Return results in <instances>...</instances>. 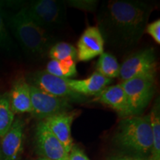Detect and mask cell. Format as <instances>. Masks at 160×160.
Returning a JSON list of instances; mask_svg holds the SVG:
<instances>
[{"instance_id":"1","label":"cell","mask_w":160,"mask_h":160,"mask_svg":"<svg viewBox=\"0 0 160 160\" xmlns=\"http://www.w3.org/2000/svg\"><path fill=\"white\" fill-rule=\"evenodd\" d=\"M153 10L151 4L139 0L103 2L97 21L104 42L121 51L134 48L145 33Z\"/></svg>"},{"instance_id":"2","label":"cell","mask_w":160,"mask_h":160,"mask_svg":"<svg viewBox=\"0 0 160 160\" xmlns=\"http://www.w3.org/2000/svg\"><path fill=\"white\" fill-rule=\"evenodd\" d=\"M5 19L8 28L22 51L32 59H42L57 43L56 38L33 21L25 8H22L13 14L5 13Z\"/></svg>"},{"instance_id":"3","label":"cell","mask_w":160,"mask_h":160,"mask_svg":"<svg viewBox=\"0 0 160 160\" xmlns=\"http://www.w3.org/2000/svg\"><path fill=\"white\" fill-rule=\"evenodd\" d=\"M114 142L122 149L136 157L150 158L152 150V131L149 115L123 118L118 125Z\"/></svg>"},{"instance_id":"4","label":"cell","mask_w":160,"mask_h":160,"mask_svg":"<svg viewBox=\"0 0 160 160\" xmlns=\"http://www.w3.org/2000/svg\"><path fill=\"white\" fill-rule=\"evenodd\" d=\"M24 8L38 25L48 32L62 28L66 22L65 1L36 0Z\"/></svg>"},{"instance_id":"5","label":"cell","mask_w":160,"mask_h":160,"mask_svg":"<svg viewBox=\"0 0 160 160\" xmlns=\"http://www.w3.org/2000/svg\"><path fill=\"white\" fill-rule=\"evenodd\" d=\"M156 75L144 76L120 83L125 91L128 105V117L140 116L154 94Z\"/></svg>"},{"instance_id":"6","label":"cell","mask_w":160,"mask_h":160,"mask_svg":"<svg viewBox=\"0 0 160 160\" xmlns=\"http://www.w3.org/2000/svg\"><path fill=\"white\" fill-rule=\"evenodd\" d=\"M25 80L30 85L53 97L75 102L82 101L85 97L72 91L68 85L66 79L56 77L46 71L29 73Z\"/></svg>"},{"instance_id":"7","label":"cell","mask_w":160,"mask_h":160,"mask_svg":"<svg viewBox=\"0 0 160 160\" xmlns=\"http://www.w3.org/2000/svg\"><path fill=\"white\" fill-rule=\"evenodd\" d=\"M157 57L153 48L142 49L126 59L120 65V79L124 81L156 75Z\"/></svg>"},{"instance_id":"8","label":"cell","mask_w":160,"mask_h":160,"mask_svg":"<svg viewBox=\"0 0 160 160\" xmlns=\"http://www.w3.org/2000/svg\"><path fill=\"white\" fill-rule=\"evenodd\" d=\"M30 92L31 114L39 120H44L64 112H68L71 108L70 101L68 99L47 94L31 85H30Z\"/></svg>"},{"instance_id":"9","label":"cell","mask_w":160,"mask_h":160,"mask_svg":"<svg viewBox=\"0 0 160 160\" xmlns=\"http://www.w3.org/2000/svg\"><path fill=\"white\" fill-rule=\"evenodd\" d=\"M35 140L37 152L41 157L50 160L68 159V153L43 120H40L36 127Z\"/></svg>"},{"instance_id":"10","label":"cell","mask_w":160,"mask_h":160,"mask_svg":"<svg viewBox=\"0 0 160 160\" xmlns=\"http://www.w3.org/2000/svg\"><path fill=\"white\" fill-rule=\"evenodd\" d=\"M105 42L99 28L91 26L86 28L77 42V60L89 61L104 52Z\"/></svg>"},{"instance_id":"11","label":"cell","mask_w":160,"mask_h":160,"mask_svg":"<svg viewBox=\"0 0 160 160\" xmlns=\"http://www.w3.org/2000/svg\"><path fill=\"white\" fill-rule=\"evenodd\" d=\"M25 123L21 119H15L11 128L2 137L0 151L2 160H17L23 149Z\"/></svg>"},{"instance_id":"12","label":"cell","mask_w":160,"mask_h":160,"mask_svg":"<svg viewBox=\"0 0 160 160\" xmlns=\"http://www.w3.org/2000/svg\"><path fill=\"white\" fill-rule=\"evenodd\" d=\"M76 116L77 113L75 111L64 112L43 120L68 153L73 146L71 125Z\"/></svg>"},{"instance_id":"13","label":"cell","mask_w":160,"mask_h":160,"mask_svg":"<svg viewBox=\"0 0 160 160\" xmlns=\"http://www.w3.org/2000/svg\"><path fill=\"white\" fill-rule=\"evenodd\" d=\"M68 85L72 91L83 97L97 96L113 82V80L106 78L97 72L84 79H66Z\"/></svg>"},{"instance_id":"14","label":"cell","mask_w":160,"mask_h":160,"mask_svg":"<svg viewBox=\"0 0 160 160\" xmlns=\"http://www.w3.org/2000/svg\"><path fill=\"white\" fill-rule=\"evenodd\" d=\"M93 102L111 108L122 119L128 117L127 97L121 84L107 87L99 94L96 96Z\"/></svg>"},{"instance_id":"15","label":"cell","mask_w":160,"mask_h":160,"mask_svg":"<svg viewBox=\"0 0 160 160\" xmlns=\"http://www.w3.org/2000/svg\"><path fill=\"white\" fill-rule=\"evenodd\" d=\"M8 97L11 108L14 114L24 113H31L30 85L24 78H20L13 83Z\"/></svg>"},{"instance_id":"16","label":"cell","mask_w":160,"mask_h":160,"mask_svg":"<svg viewBox=\"0 0 160 160\" xmlns=\"http://www.w3.org/2000/svg\"><path fill=\"white\" fill-rule=\"evenodd\" d=\"M152 131V150L150 159L160 160V100L159 97L155 99L149 113Z\"/></svg>"},{"instance_id":"17","label":"cell","mask_w":160,"mask_h":160,"mask_svg":"<svg viewBox=\"0 0 160 160\" xmlns=\"http://www.w3.org/2000/svg\"><path fill=\"white\" fill-rule=\"evenodd\" d=\"M45 71L59 78L71 79L77 75V60L69 59L58 61L51 59L46 65Z\"/></svg>"},{"instance_id":"18","label":"cell","mask_w":160,"mask_h":160,"mask_svg":"<svg viewBox=\"0 0 160 160\" xmlns=\"http://www.w3.org/2000/svg\"><path fill=\"white\" fill-rule=\"evenodd\" d=\"M96 72L103 77L112 79L119 77L120 65L114 56L103 52L99 56Z\"/></svg>"},{"instance_id":"19","label":"cell","mask_w":160,"mask_h":160,"mask_svg":"<svg viewBox=\"0 0 160 160\" xmlns=\"http://www.w3.org/2000/svg\"><path fill=\"white\" fill-rule=\"evenodd\" d=\"M4 3L0 2V50L10 55H15L17 48L9 33L5 22V12L3 9Z\"/></svg>"},{"instance_id":"20","label":"cell","mask_w":160,"mask_h":160,"mask_svg":"<svg viewBox=\"0 0 160 160\" xmlns=\"http://www.w3.org/2000/svg\"><path fill=\"white\" fill-rule=\"evenodd\" d=\"M14 121V113L10 105L8 94L0 96V137H2L11 128Z\"/></svg>"},{"instance_id":"21","label":"cell","mask_w":160,"mask_h":160,"mask_svg":"<svg viewBox=\"0 0 160 160\" xmlns=\"http://www.w3.org/2000/svg\"><path fill=\"white\" fill-rule=\"evenodd\" d=\"M48 56L53 60L75 59L77 60V48L68 42H57L50 48Z\"/></svg>"},{"instance_id":"22","label":"cell","mask_w":160,"mask_h":160,"mask_svg":"<svg viewBox=\"0 0 160 160\" xmlns=\"http://www.w3.org/2000/svg\"><path fill=\"white\" fill-rule=\"evenodd\" d=\"M66 5L74 8L88 12H95L97 9L99 2L97 0H67Z\"/></svg>"},{"instance_id":"23","label":"cell","mask_w":160,"mask_h":160,"mask_svg":"<svg viewBox=\"0 0 160 160\" xmlns=\"http://www.w3.org/2000/svg\"><path fill=\"white\" fill-rule=\"evenodd\" d=\"M145 31L154 39L157 44H160V19H158L146 26Z\"/></svg>"},{"instance_id":"24","label":"cell","mask_w":160,"mask_h":160,"mask_svg":"<svg viewBox=\"0 0 160 160\" xmlns=\"http://www.w3.org/2000/svg\"><path fill=\"white\" fill-rule=\"evenodd\" d=\"M68 160H90L86 156L82 150H81L77 145H73L68 153Z\"/></svg>"},{"instance_id":"25","label":"cell","mask_w":160,"mask_h":160,"mask_svg":"<svg viewBox=\"0 0 160 160\" xmlns=\"http://www.w3.org/2000/svg\"><path fill=\"white\" fill-rule=\"evenodd\" d=\"M108 160H151L150 158H144L139 157H129V156H121L109 159Z\"/></svg>"},{"instance_id":"26","label":"cell","mask_w":160,"mask_h":160,"mask_svg":"<svg viewBox=\"0 0 160 160\" xmlns=\"http://www.w3.org/2000/svg\"><path fill=\"white\" fill-rule=\"evenodd\" d=\"M37 160H50V159H45V158H42V157H39V158H38Z\"/></svg>"},{"instance_id":"27","label":"cell","mask_w":160,"mask_h":160,"mask_svg":"<svg viewBox=\"0 0 160 160\" xmlns=\"http://www.w3.org/2000/svg\"><path fill=\"white\" fill-rule=\"evenodd\" d=\"M0 160H2V154H1V151H0Z\"/></svg>"}]
</instances>
